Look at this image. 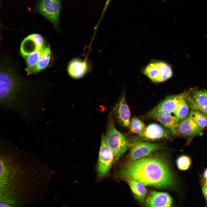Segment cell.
Segmentation results:
<instances>
[{"label": "cell", "instance_id": "14", "mask_svg": "<svg viewBox=\"0 0 207 207\" xmlns=\"http://www.w3.org/2000/svg\"><path fill=\"white\" fill-rule=\"evenodd\" d=\"M145 204L149 207H170L172 199L166 192L152 191L147 197Z\"/></svg>", "mask_w": 207, "mask_h": 207}, {"label": "cell", "instance_id": "2", "mask_svg": "<svg viewBox=\"0 0 207 207\" xmlns=\"http://www.w3.org/2000/svg\"><path fill=\"white\" fill-rule=\"evenodd\" d=\"M17 157L12 143L0 138V206L13 207L18 203Z\"/></svg>", "mask_w": 207, "mask_h": 207}, {"label": "cell", "instance_id": "8", "mask_svg": "<svg viewBox=\"0 0 207 207\" xmlns=\"http://www.w3.org/2000/svg\"><path fill=\"white\" fill-rule=\"evenodd\" d=\"M114 161V154L106 144L104 135H102L97 166V171L100 177H105L109 173Z\"/></svg>", "mask_w": 207, "mask_h": 207}, {"label": "cell", "instance_id": "1", "mask_svg": "<svg viewBox=\"0 0 207 207\" xmlns=\"http://www.w3.org/2000/svg\"><path fill=\"white\" fill-rule=\"evenodd\" d=\"M125 178H130L145 185L160 188L175 184L172 172L167 161L157 156H146L127 163L122 171Z\"/></svg>", "mask_w": 207, "mask_h": 207}, {"label": "cell", "instance_id": "22", "mask_svg": "<svg viewBox=\"0 0 207 207\" xmlns=\"http://www.w3.org/2000/svg\"><path fill=\"white\" fill-rule=\"evenodd\" d=\"M190 94L191 99L198 105L202 106L207 105V90L195 91Z\"/></svg>", "mask_w": 207, "mask_h": 207}, {"label": "cell", "instance_id": "6", "mask_svg": "<svg viewBox=\"0 0 207 207\" xmlns=\"http://www.w3.org/2000/svg\"><path fill=\"white\" fill-rule=\"evenodd\" d=\"M61 0H40L37 3V12L50 21L56 28L59 24Z\"/></svg>", "mask_w": 207, "mask_h": 207}, {"label": "cell", "instance_id": "25", "mask_svg": "<svg viewBox=\"0 0 207 207\" xmlns=\"http://www.w3.org/2000/svg\"><path fill=\"white\" fill-rule=\"evenodd\" d=\"M190 93L187 96L186 98V100L189 107L191 108V109L199 110L207 115V105L202 106L196 103L190 97Z\"/></svg>", "mask_w": 207, "mask_h": 207}, {"label": "cell", "instance_id": "27", "mask_svg": "<svg viewBox=\"0 0 207 207\" xmlns=\"http://www.w3.org/2000/svg\"><path fill=\"white\" fill-rule=\"evenodd\" d=\"M203 176L205 180H207V168L205 169L204 172Z\"/></svg>", "mask_w": 207, "mask_h": 207}, {"label": "cell", "instance_id": "23", "mask_svg": "<svg viewBox=\"0 0 207 207\" xmlns=\"http://www.w3.org/2000/svg\"><path fill=\"white\" fill-rule=\"evenodd\" d=\"M129 126L130 133L137 135L142 132L145 127L143 122L137 117H133L131 119Z\"/></svg>", "mask_w": 207, "mask_h": 207}, {"label": "cell", "instance_id": "12", "mask_svg": "<svg viewBox=\"0 0 207 207\" xmlns=\"http://www.w3.org/2000/svg\"><path fill=\"white\" fill-rule=\"evenodd\" d=\"M202 129L189 115L180 121L177 128L178 134L187 137H193L202 134Z\"/></svg>", "mask_w": 207, "mask_h": 207}, {"label": "cell", "instance_id": "9", "mask_svg": "<svg viewBox=\"0 0 207 207\" xmlns=\"http://www.w3.org/2000/svg\"><path fill=\"white\" fill-rule=\"evenodd\" d=\"M173 134L165 127L156 123L149 124L143 131L137 135V138L140 140L149 142L170 138Z\"/></svg>", "mask_w": 207, "mask_h": 207}, {"label": "cell", "instance_id": "16", "mask_svg": "<svg viewBox=\"0 0 207 207\" xmlns=\"http://www.w3.org/2000/svg\"><path fill=\"white\" fill-rule=\"evenodd\" d=\"M88 66L85 61L74 59L69 63L68 72L69 75L74 78H79L84 76L87 72Z\"/></svg>", "mask_w": 207, "mask_h": 207}, {"label": "cell", "instance_id": "11", "mask_svg": "<svg viewBox=\"0 0 207 207\" xmlns=\"http://www.w3.org/2000/svg\"><path fill=\"white\" fill-rule=\"evenodd\" d=\"M44 41L40 34L34 33L25 38L21 43L20 52L24 57H26L34 51L44 49Z\"/></svg>", "mask_w": 207, "mask_h": 207}, {"label": "cell", "instance_id": "19", "mask_svg": "<svg viewBox=\"0 0 207 207\" xmlns=\"http://www.w3.org/2000/svg\"><path fill=\"white\" fill-rule=\"evenodd\" d=\"M189 115L201 129L207 126V115L202 112L191 109Z\"/></svg>", "mask_w": 207, "mask_h": 207}, {"label": "cell", "instance_id": "20", "mask_svg": "<svg viewBox=\"0 0 207 207\" xmlns=\"http://www.w3.org/2000/svg\"><path fill=\"white\" fill-rule=\"evenodd\" d=\"M45 48V47H44ZM44 49L35 51L26 57L28 74L30 72L36 65Z\"/></svg>", "mask_w": 207, "mask_h": 207}, {"label": "cell", "instance_id": "21", "mask_svg": "<svg viewBox=\"0 0 207 207\" xmlns=\"http://www.w3.org/2000/svg\"><path fill=\"white\" fill-rule=\"evenodd\" d=\"M186 98L183 99L180 102L173 112L174 115L179 121L186 118L189 114V106Z\"/></svg>", "mask_w": 207, "mask_h": 207}, {"label": "cell", "instance_id": "15", "mask_svg": "<svg viewBox=\"0 0 207 207\" xmlns=\"http://www.w3.org/2000/svg\"><path fill=\"white\" fill-rule=\"evenodd\" d=\"M114 109L115 116L120 124L123 126H129L131 114L124 94L119 99Z\"/></svg>", "mask_w": 207, "mask_h": 207}, {"label": "cell", "instance_id": "17", "mask_svg": "<svg viewBox=\"0 0 207 207\" xmlns=\"http://www.w3.org/2000/svg\"><path fill=\"white\" fill-rule=\"evenodd\" d=\"M135 198L140 202H143L147 196L145 185L139 181L130 178H125Z\"/></svg>", "mask_w": 207, "mask_h": 207}, {"label": "cell", "instance_id": "10", "mask_svg": "<svg viewBox=\"0 0 207 207\" xmlns=\"http://www.w3.org/2000/svg\"><path fill=\"white\" fill-rule=\"evenodd\" d=\"M142 118L144 119L156 120L169 129L173 135H177V128L179 120L171 114L165 113L154 108Z\"/></svg>", "mask_w": 207, "mask_h": 207}, {"label": "cell", "instance_id": "4", "mask_svg": "<svg viewBox=\"0 0 207 207\" xmlns=\"http://www.w3.org/2000/svg\"><path fill=\"white\" fill-rule=\"evenodd\" d=\"M104 137L106 144L114 154V161H117L129 147L128 140L117 130L111 120L109 122Z\"/></svg>", "mask_w": 207, "mask_h": 207}, {"label": "cell", "instance_id": "7", "mask_svg": "<svg viewBox=\"0 0 207 207\" xmlns=\"http://www.w3.org/2000/svg\"><path fill=\"white\" fill-rule=\"evenodd\" d=\"M129 158L131 161H134L148 156L160 148V145L135 138L129 144Z\"/></svg>", "mask_w": 207, "mask_h": 207}, {"label": "cell", "instance_id": "5", "mask_svg": "<svg viewBox=\"0 0 207 207\" xmlns=\"http://www.w3.org/2000/svg\"><path fill=\"white\" fill-rule=\"evenodd\" d=\"M142 73L154 83L165 81L170 78L173 72L170 65L161 61L150 62L143 69Z\"/></svg>", "mask_w": 207, "mask_h": 207}, {"label": "cell", "instance_id": "18", "mask_svg": "<svg viewBox=\"0 0 207 207\" xmlns=\"http://www.w3.org/2000/svg\"><path fill=\"white\" fill-rule=\"evenodd\" d=\"M50 58L51 50L49 45L44 48L38 62L30 74L36 73L45 68L49 63Z\"/></svg>", "mask_w": 207, "mask_h": 207}, {"label": "cell", "instance_id": "24", "mask_svg": "<svg viewBox=\"0 0 207 207\" xmlns=\"http://www.w3.org/2000/svg\"><path fill=\"white\" fill-rule=\"evenodd\" d=\"M176 163L177 168L179 170H186L189 168L191 160L189 156L185 155H181L177 158Z\"/></svg>", "mask_w": 207, "mask_h": 207}, {"label": "cell", "instance_id": "26", "mask_svg": "<svg viewBox=\"0 0 207 207\" xmlns=\"http://www.w3.org/2000/svg\"><path fill=\"white\" fill-rule=\"evenodd\" d=\"M203 193L207 202V180H205L202 188Z\"/></svg>", "mask_w": 207, "mask_h": 207}, {"label": "cell", "instance_id": "3", "mask_svg": "<svg viewBox=\"0 0 207 207\" xmlns=\"http://www.w3.org/2000/svg\"><path fill=\"white\" fill-rule=\"evenodd\" d=\"M22 80L14 67L0 61V106L11 108L14 106Z\"/></svg>", "mask_w": 207, "mask_h": 207}, {"label": "cell", "instance_id": "13", "mask_svg": "<svg viewBox=\"0 0 207 207\" xmlns=\"http://www.w3.org/2000/svg\"><path fill=\"white\" fill-rule=\"evenodd\" d=\"M190 92L188 91L167 97L154 108L165 113H173L180 102L186 98Z\"/></svg>", "mask_w": 207, "mask_h": 207}]
</instances>
